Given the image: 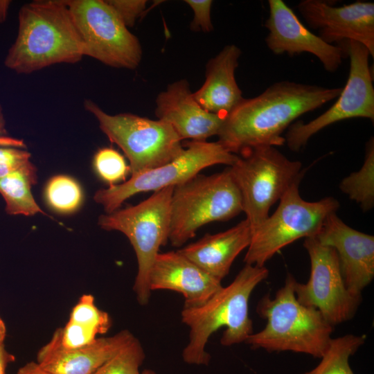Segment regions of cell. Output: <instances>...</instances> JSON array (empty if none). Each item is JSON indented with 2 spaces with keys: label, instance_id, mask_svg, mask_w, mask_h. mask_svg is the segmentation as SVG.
<instances>
[{
  "label": "cell",
  "instance_id": "14",
  "mask_svg": "<svg viewBox=\"0 0 374 374\" xmlns=\"http://www.w3.org/2000/svg\"><path fill=\"white\" fill-rule=\"evenodd\" d=\"M298 10L308 26L325 42L334 45L353 40L374 57V3L358 1L341 6L322 0H303Z\"/></svg>",
  "mask_w": 374,
  "mask_h": 374
},
{
  "label": "cell",
  "instance_id": "2",
  "mask_svg": "<svg viewBox=\"0 0 374 374\" xmlns=\"http://www.w3.org/2000/svg\"><path fill=\"white\" fill-rule=\"evenodd\" d=\"M84 56L66 0H39L20 8L17 36L3 63L18 74H29L54 64H75Z\"/></svg>",
  "mask_w": 374,
  "mask_h": 374
},
{
  "label": "cell",
  "instance_id": "37",
  "mask_svg": "<svg viewBox=\"0 0 374 374\" xmlns=\"http://www.w3.org/2000/svg\"><path fill=\"white\" fill-rule=\"evenodd\" d=\"M6 118L3 109L0 104V136H8V131L6 127Z\"/></svg>",
  "mask_w": 374,
  "mask_h": 374
},
{
  "label": "cell",
  "instance_id": "8",
  "mask_svg": "<svg viewBox=\"0 0 374 374\" xmlns=\"http://www.w3.org/2000/svg\"><path fill=\"white\" fill-rule=\"evenodd\" d=\"M300 181L280 199L274 213L252 230L245 264L264 267L287 245L302 238L316 236L328 216L338 210L339 203L333 197L317 202L303 199L299 190Z\"/></svg>",
  "mask_w": 374,
  "mask_h": 374
},
{
  "label": "cell",
  "instance_id": "28",
  "mask_svg": "<svg viewBox=\"0 0 374 374\" xmlns=\"http://www.w3.org/2000/svg\"><path fill=\"white\" fill-rule=\"evenodd\" d=\"M69 321L89 328L98 335L106 333L112 325L109 314L96 305L91 294H83L71 310Z\"/></svg>",
  "mask_w": 374,
  "mask_h": 374
},
{
  "label": "cell",
  "instance_id": "25",
  "mask_svg": "<svg viewBox=\"0 0 374 374\" xmlns=\"http://www.w3.org/2000/svg\"><path fill=\"white\" fill-rule=\"evenodd\" d=\"M44 196L48 205L62 214L76 211L83 201V191L80 184L66 175L52 177L45 187Z\"/></svg>",
  "mask_w": 374,
  "mask_h": 374
},
{
  "label": "cell",
  "instance_id": "16",
  "mask_svg": "<svg viewBox=\"0 0 374 374\" xmlns=\"http://www.w3.org/2000/svg\"><path fill=\"white\" fill-rule=\"evenodd\" d=\"M315 238L335 250L347 289L361 296L374 277V236L351 228L332 213Z\"/></svg>",
  "mask_w": 374,
  "mask_h": 374
},
{
  "label": "cell",
  "instance_id": "35",
  "mask_svg": "<svg viewBox=\"0 0 374 374\" xmlns=\"http://www.w3.org/2000/svg\"><path fill=\"white\" fill-rule=\"evenodd\" d=\"M0 146L14 147L24 149L26 144L24 141L9 136H0Z\"/></svg>",
  "mask_w": 374,
  "mask_h": 374
},
{
  "label": "cell",
  "instance_id": "1",
  "mask_svg": "<svg viewBox=\"0 0 374 374\" xmlns=\"http://www.w3.org/2000/svg\"><path fill=\"white\" fill-rule=\"evenodd\" d=\"M341 90L288 80L275 82L260 95L244 98L224 118L217 141L235 154L282 145L285 140L281 135L294 121L337 98Z\"/></svg>",
  "mask_w": 374,
  "mask_h": 374
},
{
  "label": "cell",
  "instance_id": "34",
  "mask_svg": "<svg viewBox=\"0 0 374 374\" xmlns=\"http://www.w3.org/2000/svg\"><path fill=\"white\" fill-rule=\"evenodd\" d=\"M15 357L5 348L4 344L0 345V374H5L8 364L15 361Z\"/></svg>",
  "mask_w": 374,
  "mask_h": 374
},
{
  "label": "cell",
  "instance_id": "4",
  "mask_svg": "<svg viewBox=\"0 0 374 374\" xmlns=\"http://www.w3.org/2000/svg\"><path fill=\"white\" fill-rule=\"evenodd\" d=\"M288 274L285 284L274 297L265 295L257 312L267 321L265 328L252 333L245 343L253 349L269 352L292 351L321 358L332 339L333 327L317 309L300 303Z\"/></svg>",
  "mask_w": 374,
  "mask_h": 374
},
{
  "label": "cell",
  "instance_id": "30",
  "mask_svg": "<svg viewBox=\"0 0 374 374\" xmlns=\"http://www.w3.org/2000/svg\"><path fill=\"white\" fill-rule=\"evenodd\" d=\"M30 157L22 148L0 146V179L30 162Z\"/></svg>",
  "mask_w": 374,
  "mask_h": 374
},
{
  "label": "cell",
  "instance_id": "26",
  "mask_svg": "<svg viewBox=\"0 0 374 374\" xmlns=\"http://www.w3.org/2000/svg\"><path fill=\"white\" fill-rule=\"evenodd\" d=\"M145 357L143 346L134 337L93 374H141L139 368Z\"/></svg>",
  "mask_w": 374,
  "mask_h": 374
},
{
  "label": "cell",
  "instance_id": "39",
  "mask_svg": "<svg viewBox=\"0 0 374 374\" xmlns=\"http://www.w3.org/2000/svg\"><path fill=\"white\" fill-rule=\"evenodd\" d=\"M141 374H156V373L152 370L145 369Z\"/></svg>",
  "mask_w": 374,
  "mask_h": 374
},
{
  "label": "cell",
  "instance_id": "23",
  "mask_svg": "<svg viewBox=\"0 0 374 374\" xmlns=\"http://www.w3.org/2000/svg\"><path fill=\"white\" fill-rule=\"evenodd\" d=\"M365 340L366 335L352 334L332 338L317 366L302 374H354L349 359Z\"/></svg>",
  "mask_w": 374,
  "mask_h": 374
},
{
  "label": "cell",
  "instance_id": "24",
  "mask_svg": "<svg viewBox=\"0 0 374 374\" xmlns=\"http://www.w3.org/2000/svg\"><path fill=\"white\" fill-rule=\"evenodd\" d=\"M342 193L359 204L364 211L374 206V141L371 137L366 145V152L362 168L346 177L340 183Z\"/></svg>",
  "mask_w": 374,
  "mask_h": 374
},
{
  "label": "cell",
  "instance_id": "29",
  "mask_svg": "<svg viewBox=\"0 0 374 374\" xmlns=\"http://www.w3.org/2000/svg\"><path fill=\"white\" fill-rule=\"evenodd\" d=\"M60 341L65 348H76L87 346L97 339L93 330L68 321L64 328H58Z\"/></svg>",
  "mask_w": 374,
  "mask_h": 374
},
{
  "label": "cell",
  "instance_id": "5",
  "mask_svg": "<svg viewBox=\"0 0 374 374\" xmlns=\"http://www.w3.org/2000/svg\"><path fill=\"white\" fill-rule=\"evenodd\" d=\"M241 212V195L228 168L211 175L198 174L173 188L168 241L180 247L202 226Z\"/></svg>",
  "mask_w": 374,
  "mask_h": 374
},
{
  "label": "cell",
  "instance_id": "22",
  "mask_svg": "<svg viewBox=\"0 0 374 374\" xmlns=\"http://www.w3.org/2000/svg\"><path fill=\"white\" fill-rule=\"evenodd\" d=\"M37 180V168L31 161L0 179V194L6 202L8 214L25 216L37 213L46 215L32 194V187Z\"/></svg>",
  "mask_w": 374,
  "mask_h": 374
},
{
  "label": "cell",
  "instance_id": "3",
  "mask_svg": "<svg viewBox=\"0 0 374 374\" xmlns=\"http://www.w3.org/2000/svg\"><path fill=\"white\" fill-rule=\"evenodd\" d=\"M264 267L247 265L226 287H222L205 303L184 308L181 321L190 328L189 342L182 352L185 362L208 365L211 357L205 350L208 339L222 327L226 329L220 344L225 346L245 342L253 332L249 314L250 296L268 276Z\"/></svg>",
  "mask_w": 374,
  "mask_h": 374
},
{
  "label": "cell",
  "instance_id": "15",
  "mask_svg": "<svg viewBox=\"0 0 374 374\" xmlns=\"http://www.w3.org/2000/svg\"><path fill=\"white\" fill-rule=\"evenodd\" d=\"M269 15L265 22L268 48L276 55L290 56L308 53L316 56L326 71H336L346 56L342 46L325 42L301 23L282 0H269Z\"/></svg>",
  "mask_w": 374,
  "mask_h": 374
},
{
  "label": "cell",
  "instance_id": "20",
  "mask_svg": "<svg viewBox=\"0 0 374 374\" xmlns=\"http://www.w3.org/2000/svg\"><path fill=\"white\" fill-rule=\"evenodd\" d=\"M252 230L245 219L215 234H206L178 251L211 276L222 280L242 251L247 248Z\"/></svg>",
  "mask_w": 374,
  "mask_h": 374
},
{
  "label": "cell",
  "instance_id": "6",
  "mask_svg": "<svg viewBox=\"0 0 374 374\" xmlns=\"http://www.w3.org/2000/svg\"><path fill=\"white\" fill-rule=\"evenodd\" d=\"M173 188L155 191L136 205L118 208L98 218V224L103 229L123 233L134 248L138 269L133 289L141 305L149 303L150 271L160 247L168 241Z\"/></svg>",
  "mask_w": 374,
  "mask_h": 374
},
{
  "label": "cell",
  "instance_id": "32",
  "mask_svg": "<svg viewBox=\"0 0 374 374\" xmlns=\"http://www.w3.org/2000/svg\"><path fill=\"white\" fill-rule=\"evenodd\" d=\"M194 12L193 20L190 24L193 30L209 32L213 29L211 19L212 1L187 0L185 1Z\"/></svg>",
  "mask_w": 374,
  "mask_h": 374
},
{
  "label": "cell",
  "instance_id": "7",
  "mask_svg": "<svg viewBox=\"0 0 374 374\" xmlns=\"http://www.w3.org/2000/svg\"><path fill=\"white\" fill-rule=\"evenodd\" d=\"M228 167L242 199V212L251 230L268 216L270 208L303 175L302 164L274 146L244 150Z\"/></svg>",
  "mask_w": 374,
  "mask_h": 374
},
{
  "label": "cell",
  "instance_id": "33",
  "mask_svg": "<svg viewBox=\"0 0 374 374\" xmlns=\"http://www.w3.org/2000/svg\"><path fill=\"white\" fill-rule=\"evenodd\" d=\"M16 374H53L43 368L37 362H30L21 366Z\"/></svg>",
  "mask_w": 374,
  "mask_h": 374
},
{
  "label": "cell",
  "instance_id": "36",
  "mask_svg": "<svg viewBox=\"0 0 374 374\" xmlns=\"http://www.w3.org/2000/svg\"><path fill=\"white\" fill-rule=\"evenodd\" d=\"M11 2L10 0H0V23L6 20Z\"/></svg>",
  "mask_w": 374,
  "mask_h": 374
},
{
  "label": "cell",
  "instance_id": "13",
  "mask_svg": "<svg viewBox=\"0 0 374 374\" xmlns=\"http://www.w3.org/2000/svg\"><path fill=\"white\" fill-rule=\"evenodd\" d=\"M303 246L310 257V275L306 283L295 280L296 299L319 310L332 326L351 319L362 296L347 289L335 250L321 244L315 236L305 238Z\"/></svg>",
  "mask_w": 374,
  "mask_h": 374
},
{
  "label": "cell",
  "instance_id": "21",
  "mask_svg": "<svg viewBox=\"0 0 374 374\" xmlns=\"http://www.w3.org/2000/svg\"><path fill=\"white\" fill-rule=\"evenodd\" d=\"M240 55L238 46L227 45L208 61L205 82L193 93L206 111L226 117L244 99L235 78Z\"/></svg>",
  "mask_w": 374,
  "mask_h": 374
},
{
  "label": "cell",
  "instance_id": "9",
  "mask_svg": "<svg viewBox=\"0 0 374 374\" xmlns=\"http://www.w3.org/2000/svg\"><path fill=\"white\" fill-rule=\"evenodd\" d=\"M84 107L108 139L122 150L129 161L131 176L166 164L184 150L181 140L163 121L130 113L111 115L91 100H85Z\"/></svg>",
  "mask_w": 374,
  "mask_h": 374
},
{
  "label": "cell",
  "instance_id": "38",
  "mask_svg": "<svg viewBox=\"0 0 374 374\" xmlns=\"http://www.w3.org/2000/svg\"><path fill=\"white\" fill-rule=\"evenodd\" d=\"M6 334V328L3 319L0 317V345L3 344Z\"/></svg>",
  "mask_w": 374,
  "mask_h": 374
},
{
  "label": "cell",
  "instance_id": "12",
  "mask_svg": "<svg viewBox=\"0 0 374 374\" xmlns=\"http://www.w3.org/2000/svg\"><path fill=\"white\" fill-rule=\"evenodd\" d=\"M338 46L343 47L350 59L346 84L337 101L328 110L308 123L298 121L288 127L284 138L292 151L300 150L312 136L337 122L353 118L374 120V87L368 64L370 52L366 46L353 40Z\"/></svg>",
  "mask_w": 374,
  "mask_h": 374
},
{
  "label": "cell",
  "instance_id": "11",
  "mask_svg": "<svg viewBox=\"0 0 374 374\" xmlns=\"http://www.w3.org/2000/svg\"><path fill=\"white\" fill-rule=\"evenodd\" d=\"M84 55L116 68L134 69L142 49L137 37L104 0H66Z\"/></svg>",
  "mask_w": 374,
  "mask_h": 374
},
{
  "label": "cell",
  "instance_id": "17",
  "mask_svg": "<svg viewBox=\"0 0 374 374\" xmlns=\"http://www.w3.org/2000/svg\"><path fill=\"white\" fill-rule=\"evenodd\" d=\"M156 104L158 119L169 124L181 141H206L217 136L225 118L204 109L195 99L186 80L169 85L159 93Z\"/></svg>",
  "mask_w": 374,
  "mask_h": 374
},
{
  "label": "cell",
  "instance_id": "31",
  "mask_svg": "<svg viewBox=\"0 0 374 374\" xmlns=\"http://www.w3.org/2000/svg\"><path fill=\"white\" fill-rule=\"evenodd\" d=\"M123 24L127 27L134 25L146 7L145 0H107Z\"/></svg>",
  "mask_w": 374,
  "mask_h": 374
},
{
  "label": "cell",
  "instance_id": "19",
  "mask_svg": "<svg viewBox=\"0 0 374 374\" xmlns=\"http://www.w3.org/2000/svg\"><path fill=\"white\" fill-rule=\"evenodd\" d=\"M134 338L124 330L113 336L97 338L87 346L65 348L58 329L37 353V363L53 374H93L105 362Z\"/></svg>",
  "mask_w": 374,
  "mask_h": 374
},
{
  "label": "cell",
  "instance_id": "10",
  "mask_svg": "<svg viewBox=\"0 0 374 374\" xmlns=\"http://www.w3.org/2000/svg\"><path fill=\"white\" fill-rule=\"evenodd\" d=\"M184 147L182 152L171 161L131 176L123 183L98 190L93 197L95 202L103 206L106 213H110L136 194L175 187L207 167L218 164L231 166L238 157L218 141H191Z\"/></svg>",
  "mask_w": 374,
  "mask_h": 374
},
{
  "label": "cell",
  "instance_id": "27",
  "mask_svg": "<svg viewBox=\"0 0 374 374\" xmlns=\"http://www.w3.org/2000/svg\"><path fill=\"white\" fill-rule=\"evenodd\" d=\"M93 164L98 177L109 186L125 182L130 173L124 157L112 148H100L93 157Z\"/></svg>",
  "mask_w": 374,
  "mask_h": 374
},
{
  "label": "cell",
  "instance_id": "18",
  "mask_svg": "<svg viewBox=\"0 0 374 374\" xmlns=\"http://www.w3.org/2000/svg\"><path fill=\"white\" fill-rule=\"evenodd\" d=\"M178 250L157 256L150 274L151 291L168 290L181 294L186 308L205 303L222 285Z\"/></svg>",
  "mask_w": 374,
  "mask_h": 374
}]
</instances>
